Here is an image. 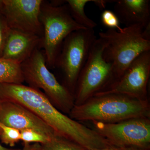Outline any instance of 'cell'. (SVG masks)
Here are the masks:
<instances>
[{"instance_id":"30bf717a","label":"cell","mask_w":150,"mask_h":150,"mask_svg":"<svg viewBox=\"0 0 150 150\" xmlns=\"http://www.w3.org/2000/svg\"><path fill=\"white\" fill-rule=\"evenodd\" d=\"M1 13L9 27L42 38L43 28L40 20L43 0H2Z\"/></svg>"},{"instance_id":"cb8c5ba5","label":"cell","mask_w":150,"mask_h":150,"mask_svg":"<svg viewBox=\"0 0 150 150\" xmlns=\"http://www.w3.org/2000/svg\"><path fill=\"white\" fill-rule=\"evenodd\" d=\"M95 150H122V148L117 147L114 146H112L109 147L105 148V149H100Z\"/></svg>"},{"instance_id":"9c48e42d","label":"cell","mask_w":150,"mask_h":150,"mask_svg":"<svg viewBox=\"0 0 150 150\" xmlns=\"http://www.w3.org/2000/svg\"><path fill=\"white\" fill-rule=\"evenodd\" d=\"M150 74V51L140 54L120 77L94 96L118 94L138 99H148L147 87Z\"/></svg>"},{"instance_id":"4316f807","label":"cell","mask_w":150,"mask_h":150,"mask_svg":"<svg viewBox=\"0 0 150 150\" xmlns=\"http://www.w3.org/2000/svg\"><path fill=\"white\" fill-rule=\"evenodd\" d=\"M1 100H0V106H1Z\"/></svg>"},{"instance_id":"e0dca14e","label":"cell","mask_w":150,"mask_h":150,"mask_svg":"<svg viewBox=\"0 0 150 150\" xmlns=\"http://www.w3.org/2000/svg\"><path fill=\"white\" fill-rule=\"evenodd\" d=\"M0 140L5 144L14 146L21 141V131L0 123Z\"/></svg>"},{"instance_id":"ba28073f","label":"cell","mask_w":150,"mask_h":150,"mask_svg":"<svg viewBox=\"0 0 150 150\" xmlns=\"http://www.w3.org/2000/svg\"><path fill=\"white\" fill-rule=\"evenodd\" d=\"M93 123L94 130L112 146L150 150V118H134L116 123Z\"/></svg>"},{"instance_id":"603a6c76","label":"cell","mask_w":150,"mask_h":150,"mask_svg":"<svg viewBox=\"0 0 150 150\" xmlns=\"http://www.w3.org/2000/svg\"><path fill=\"white\" fill-rule=\"evenodd\" d=\"M122 150H147L142 148L137 147H128L122 148Z\"/></svg>"},{"instance_id":"52a82bcc","label":"cell","mask_w":150,"mask_h":150,"mask_svg":"<svg viewBox=\"0 0 150 150\" xmlns=\"http://www.w3.org/2000/svg\"><path fill=\"white\" fill-rule=\"evenodd\" d=\"M97 38L94 30L85 28L74 31L64 40L55 67L64 76V86L74 95L77 81Z\"/></svg>"},{"instance_id":"277c9868","label":"cell","mask_w":150,"mask_h":150,"mask_svg":"<svg viewBox=\"0 0 150 150\" xmlns=\"http://www.w3.org/2000/svg\"><path fill=\"white\" fill-rule=\"evenodd\" d=\"M40 20L43 28L41 46L44 49L46 65L54 68L66 38L74 31L86 28L75 21L67 4L55 6L43 1Z\"/></svg>"},{"instance_id":"5b68a950","label":"cell","mask_w":150,"mask_h":150,"mask_svg":"<svg viewBox=\"0 0 150 150\" xmlns=\"http://www.w3.org/2000/svg\"><path fill=\"white\" fill-rule=\"evenodd\" d=\"M24 81L29 86L41 89L54 106L64 113L69 114L75 105L73 93L58 81L48 69L44 53L39 48L21 64Z\"/></svg>"},{"instance_id":"6da1fadb","label":"cell","mask_w":150,"mask_h":150,"mask_svg":"<svg viewBox=\"0 0 150 150\" xmlns=\"http://www.w3.org/2000/svg\"><path fill=\"white\" fill-rule=\"evenodd\" d=\"M0 100L16 103L29 109L51 127L57 135L86 150L100 149L109 145L107 140L60 111L39 89L22 84H0Z\"/></svg>"},{"instance_id":"7402d4cb","label":"cell","mask_w":150,"mask_h":150,"mask_svg":"<svg viewBox=\"0 0 150 150\" xmlns=\"http://www.w3.org/2000/svg\"><path fill=\"white\" fill-rule=\"evenodd\" d=\"M111 1H105V0H93L92 2L94 3L96 5L98 6L100 9L104 8L107 3L110 2Z\"/></svg>"},{"instance_id":"d6986e66","label":"cell","mask_w":150,"mask_h":150,"mask_svg":"<svg viewBox=\"0 0 150 150\" xmlns=\"http://www.w3.org/2000/svg\"><path fill=\"white\" fill-rule=\"evenodd\" d=\"M101 21L103 25L109 29L122 30L123 28L120 25V21L114 12L106 10L103 12L101 15Z\"/></svg>"},{"instance_id":"ac0fdd59","label":"cell","mask_w":150,"mask_h":150,"mask_svg":"<svg viewBox=\"0 0 150 150\" xmlns=\"http://www.w3.org/2000/svg\"><path fill=\"white\" fill-rule=\"evenodd\" d=\"M51 137L32 129H28L21 131V141L23 144L38 143L42 145L49 141Z\"/></svg>"},{"instance_id":"7a4b0ae2","label":"cell","mask_w":150,"mask_h":150,"mask_svg":"<svg viewBox=\"0 0 150 150\" xmlns=\"http://www.w3.org/2000/svg\"><path fill=\"white\" fill-rule=\"evenodd\" d=\"M69 115L79 122L116 123L134 118H150V104L148 99L118 94L99 95L82 104L75 105Z\"/></svg>"},{"instance_id":"8992f818","label":"cell","mask_w":150,"mask_h":150,"mask_svg":"<svg viewBox=\"0 0 150 150\" xmlns=\"http://www.w3.org/2000/svg\"><path fill=\"white\" fill-rule=\"evenodd\" d=\"M105 42L97 38L92 46L86 62L78 78L74 96L75 105L82 104L112 83V65L103 57Z\"/></svg>"},{"instance_id":"3957f363","label":"cell","mask_w":150,"mask_h":150,"mask_svg":"<svg viewBox=\"0 0 150 150\" xmlns=\"http://www.w3.org/2000/svg\"><path fill=\"white\" fill-rule=\"evenodd\" d=\"M99 36L105 42L103 57L112 65L113 82L140 54L150 51V24L126 26L121 31L108 28Z\"/></svg>"},{"instance_id":"8fae6325","label":"cell","mask_w":150,"mask_h":150,"mask_svg":"<svg viewBox=\"0 0 150 150\" xmlns=\"http://www.w3.org/2000/svg\"><path fill=\"white\" fill-rule=\"evenodd\" d=\"M0 123L20 131L32 129L49 137L56 134L51 127L29 109L12 101L1 100Z\"/></svg>"},{"instance_id":"5bb4252c","label":"cell","mask_w":150,"mask_h":150,"mask_svg":"<svg viewBox=\"0 0 150 150\" xmlns=\"http://www.w3.org/2000/svg\"><path fill=\"white\" fill-rule=\"evenodd\" d=\"M24 82L21 64L0 58V84H22Z\"/></svg>"},{"instance_id":"9a60e30c","label":"cell","mask_w":150,"mask_h":150,"mask_svg":"<svg viewBox=\"0 0 150 150\" xmlns=\"http://www.w3.org/2000/svg\"><path fill=\"white\" fill-rule=\"evenodd\" d=\"M66 2L71 16L77 23L88 29H94L97 26L95 22L87 16L84 10L86 4L92 2L93 0H67Z\"/></svg>"},{"instance_id":"d4e9b609","label":"cell","mask_w":150,"mask_h":150,"mask_svg":"<svg viewBox=\"0 0 150 150\" xmlns=\"http://www.w3.org/2000/svg\"><path fill=\"white\" fill-rule=\"evenodd\" d=\"M0 150H21L20 149H9V148H7L1 145L0 144Z\"/></svg>"},{"instance_id":"4fadbf2b","label":"cell","mask_w":150,"mask_h":150,"mask_svg":"<svg viewBox=\"0 0 150 150\" xmlns=\"http://www.w3.org/2000/svg\"><path fill=\"white\" fill-rule=\"evenodd\" d=\"M114 2V12L126 26L141 25L146 27L150 24L149 0H117Z\"/></svg>"},{"instance_id":"2e32d148","label":"cell","mask_w":150,"mask_h":150,"mask_svg":"<svg viewBox=\"0 0 150 150\" xmlns=\"http://www.w3.org/2000/svg\"><path fill=\"white\" fill-rule=\"evenodd\" d=\"M41 145V150H86L79 145L56 134Z\"/></svg>"},{"instance_id":"7c38bea8","label":"cell","mask_w":150,"mask_h":150,"mask_svg":"<svg viewBox=\"0 0 150 150\" xmlns=\"http://www.w3.org/2000/svg\"><path fill=\"white\" fill-rule=\"evenodd\" d=\"M38 35L10 29L1 58L21 64L41 45Z\"/></svg>"},{"instance_id":"484cf974","label":"cell","mask_w":150,"mask_h":150,"mask_svg":"<svg viewBox=\"0 0 150 150\" xmlns=\"http://www.w3.org/2000/svg\"><path fill=\"white\" fill-rule=\"evenodd\" d=\"M3 1L2 0H0V13H1L2 9L3 8Z\"/></svg>"},{"instance_id":"ffe728a7","label":"cell","mask_w":150,"mask_h":150,"mask_svg":"<svg viewBox=\"0 0 150 150\" xmlns=\"http://www.w3.org/2000/svg\"><path fill=\"white\" fill-rule=\"evenodd\" d=\"M10 29L4 17L0 13V58L2 56Z\"/></svg>"},{"instance_id":"44dd1931","label":"cell","mask_w":150,"mask_h":150,"mask_svg":"<svg viewBox=\"0 0 150 150\" xmlns=\"http://www.w3.org/2000/svg\"><path fill=\"white\" fill-rule=\"evenodd\" d=\"M23 147L21 150H41V145L38 143L32 144H23Z\"/></svg>"}]
</instances>
